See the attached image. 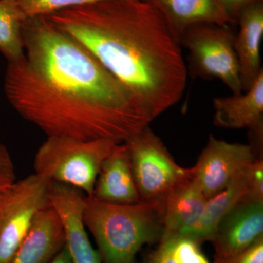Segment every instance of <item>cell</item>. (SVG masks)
<instances>
[{"mask_svg": "<svg viewBox=\"0 0 263 263\" xmlns=\"http://www.w3.org/2000/svg\"><path fill=\"white\" fill-rule=\"evenodd\" d=\"M24 55L8 62L5 92L48 137L125 143L153 121L84 46L46 16L22 24Z\"/></svg>", "mask_w": 263, "mask_h": 263, "instance_id": "obj_1", "label": "cell"}, {"mask_svg": "<svg viewBox=\"0 0 263 263\" xmlns=\"http://www.w3.org/2000/svg\"><path fill=\"white\" fill-rule=\"evenodd\" d=\"M81 43L152 119L182 98L187 68L158 10L143 0H106L46 15Z\"/></svg>", "mask_w": 263, "mask_h": 263, "instance_id": "obj_2", "label": "cell"}, {"mask_svg": "<svg viewBox=\"0 0 263 263\" xmlns=\"http://www.w3.org/2000/svg\"><path fill=\"white\" fill-rule=\"evenodd\" d=\"M164 205L140 201L119 204L86 197L85 226L104 263H133L143 245L161 238Z\"/></svg>", "mask_w": 263, "mask_h": 263, "instance_id": "obj_3", "label": "cell"}, {"mask_svg": "<svg viewBox=\"0 0 263 263\" xmlns=\"http://www.w3.org/2000/svg\"><path fill=\"white\" fill-rule=\"evenodd\" d=\"M118 143L48 137L36 152L34 174L48 182L68 185L92 196L104 160Z\"/></svg>", "mask_w": 263, "mask_h": 263, "instance_id": "obj_4", "label": "cell"}, {"mask_svg": "<svg viewBox=\"0 0 263 263\" xmlns=\"http://www.w3.org/2000/svg\"><path fill=\"white\" fill-rule=\"evenodd\" d=\"M230 26L195 24L185 31L180 45L188 51L186 68L191 77L219 79L238 94L243 89Z\"/></svg>", "mask_w": 263, "mask_h": 263, "instance_id": "obj_5", "label": "cell"}, {"mask_svg": "<svg viewBox=\"0 0 263 263\" xmlns=\"http://www.w3.org/2000/svg\"><path fill=\"white\" fill-rule=\"evenodd\" d=\"M125 143L141 201L164 205L171 192L193 177V167L176 163L149 125Z\"/></svg>", "mask_w": 263, "mask_h": 263, "instance_id": "obj_6", "label": "cell"}, {"mask_svg": "<svg viewBox=\"0 0 263 263\" xmlns=\"http://www.w3.org/2000/svg\"><path fill=\"white\" fill-rule=\"evenodd\" d=\"M47 180L35 174L15 181L0 200V263H11L36 214L49 206Z\"/></svg>", "mask_w": 263, "mask_h": 263, "instance_id": "obj_7", "label": "cell"}, {"mask_svg": "<svg viewBox=\"0 0 263 263\" xmlns=\"http://www.w3.org/2000/svg\"><path fill=\"white\" fill-rule=\"evenodd\" d=\"M255 160L250 145L228 143L211 135L193 167V179L209 199L226 189Z\"/></svg>", "mask_w": 263, "mask_h": 263, "instance_id": "obj_8", "label": "cell"}, {"mask_svg": "<svg viewBox=\"0 0 263 263\" xmlns=\"http://www.w3.org/2000/svg\"><path fill=\"white\" fill-rule=\"evenodd\" d=\"M50 205L61 221L65 247L73 263H102L101 257L90 242L84 221L86 195L68 185L50 182Z\"/></svg>", "mask_w": 263, "mask_h": 263, "instance_id": "obj_9", "label": "cell"}, {"mask_svg": "<svg viewBox=\"0 0 263 263\" xmlns=\"http://www.w3.org/2000/svg\"><path fill=\"white\" fill-rule=\"evenodd\" d=\"M263 238V201L245 200L224 218L212 240L214 263H222Z\"/></svg>", "mask_w": 263, "mask_h": 263, "instance_id": "obj_10", "label": "cell"}, {"mask_svg": "<svg viewBox=\"0 0 263 263\" xmlns=\"http://www.w3.org/2000/svg\"><path fill=\"white\" fill-rule=\"evenodd\" d=\"M214 123L228 129H250L260 136L263 128V70L247 91L213 100Z\"/></svg>", "mask_w": 263, "mask_h": 263, "instance_id": "obj_11", "label": "cell"}, {"mask_svg": "<svg viewBox=\"0 0 263 263\" xmlns=\"http://www.w3.org/2000/svg\"><path fill=\"white\" fill-rule=\"evenodd\" d=\"M100 201L131 204L141 201L127 143H118L104 160L92 196Z\"/></svg>", "mask_w": 263, "mask_h": 263, "instance_id": "obj_12", "label": "cell"}, {"mask_svg": "<svg viewBox=\"0 0 263 263\" xmlns=\"http://www.w3.org/2000/svg\"><path fill=\"white\" fill-rule=\"evenodd\" d=\"M237 24L234 48L239 65L243 91H247L262 70L260 48L263 37V1L246 7L240 12Z\"/></svg>", "mask_w": 263, "mask_h": 263, "instance_id": "obj_13", "label": "cell"}, {"mask_svg": "<svg viewBox=\"0 0 263 263\" xmlns=\"http://www.w3.org/2000/svg\"><path fill=\"white\" fill-rule=\"evenodd\" d=\"M65 246L61 221L49 205L36 214L11 263H48Z\"/></svg>", "mask_w": 263, "mask_h": 263, "instance_id": "obj_14", "label": "cell"}, {"mask_svg": "<svg viewBox=\"0 0 263 263\" xmlns=\"http://www.w3.org/2000/svg\"><path fill=\"white\" fill-rule=\"evenodd\" d=\"M158 10L180 44L185 31L198 24L232 25L216 0H143Z\"/></svg>", "mask_w": 263, "mask_h": 263, "instance_id": "obj_15", "label": "cell"}, {"mask_svg": "<svg viewBox=\"0 0 263 263\" xmlns=\"http://www.w3.org/2000/svg\"><path fill=\"white\" fill-rule=\"evenodd\" d=\"M207 200L193 177L175 189L164 202L162 236L187 233L200 219Z\"/></svg>", "mask_w": 263, "mask_h": 263, "instance_id": "obj_16", "label": "cell"}, {"mask_svg": "<svg viewBox=\"0 0 263 263\" xmlns=\"http://www.w3.org/2000/svg\"><path fill=\"white\" fill-rule=\"evenodd\" d=\"M245 200H249L247 167L222 191L208 199L197 224L182 235L193 238L200 243L206 240L212 241L221 221L235 207Z\"/></svg>", "mask_w": 263, "mask_h": 263, "instance_id": "obj_17", "label": "cell"}, {"mask_svg": "<svg viewBox=\"0 0 263 263\" xmlns=\"http://www.w3.org/2000/svg\"><path fill=\"white\" fill-rule=\"evenodd\" d=\"M200 243L186 235L162 236L146 263H210Z\"/></svg>", "mask_w": 263, "mask_h": 263, "instance_id": "obj_18", "label": "cell"}, {"mask_svg": "<svg viewBox=\"0 0 263 263\" xmlns=\"http://www.w3.org/2000/svg\"><path fill=\"white\" fill-rule=\"evenodd\" d=\"M25 19L10 0H0V52L8 62L24 57L22 24Z\"/></svg>", "mask_w": 263, "mask_h": 263, "instance_id": "obj_19", "label": "cell"}, {"mask_svg": "<svg viewBox=\"0 0 263 263\" xmlns=\"http://www.w3.org/2000/svg\"><path fill=\"white\" fill-rule=\"evenodd\" d=\"M25 18L46 16L60 10L106 0H10Z\"/></svg>", "mask_w": 263, "mask_h": 263, "instance_id": "obj_20", "label": "cell"}, {"mask_svg": "<svg viewBox=\"0 0 263 263\" xmlns=\"http://www.w3.org/2000/svg\"><path fill=\"white\" fill-rule=\"evenodd\" d=\"M249 185V200L263 201V162L255 160L247 167Z\"/></svg>", "mask_w": 263, "mask_h": 263, "instance_id": "obj_21", "label": "cell"}, {"mask_svg": "<svg viewBox=\"0 0 263 263\" xmlns=\"http://www.w3.org/2000/svg\"><path fill=\"white\" fill-rule=\"evenodd\" d=\"M14 164L9 152L0 143V189L9 187L15 182Z\"/></svg>", "mask_w": 263, "mask_h": 263, "instance_id": "obj_22", "label": "cell"}, {"mask_svg": "<svg viewBox=\"0 0 263 263\" xmlns=\"http://www.w3.org/2000/svg\"><path fill=\"white\" fill-rule=\"evenodd\" d=\"M222 263H263V238L247 250Z\"/></svg>", "mask_w": 263, "mask_h": 263, "instance_id": "obj_23", "label": "cell"}, {"mask_svg": "<svg viewBox=\"0 0 263 263\" xmlns=\"http://www.w3.org/2000/svg\"><path fill=\"white\" fill-rule=\"evenodd\" d=\"M221 10L228 15L232 25H236L241 10L252 3L263 0H216Z\"/></svg>", "mask_w": 263, "mask_h": 263, "instance_id": "obj_24", "label": "cell"}, {"mask_svg": "<svg viewBox=\"0 0 263 263\" xmlns=\"http://www.w3.org/2000/svg\"><path fill=\"white\" fill-rule=\"evenodd\" d=\"M48 263H73L65 246Z\"/></svg>", "mask_w": 263, "mask_h": 263, "instance_id": "obj_25", "label": "cell"}, {"mask_svg": "<svg viewBox=\"0 0 263 263\" xmlns=\"http://www.w3.org/2000/svg\"><path fill=\"white\" fill-rule=\"evenodd\" d=\"M7 188L0 189V200H1V197L3 196V194L4 193L5 190H6Z\"/></svg>", "mask_w": 263, "mask_h": 263, "instance_id": "obj_26", "label": "cell"}]
</instances>
